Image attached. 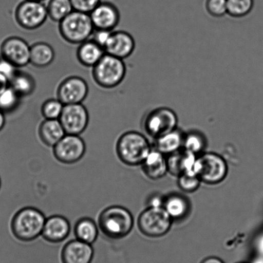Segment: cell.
<instances>
[{
	"instance_id": "45",
	"label": "cell",
	"mask_w": 263,
	"mask_h": 263,
	"mask_svg": "<svg viewBox=\"0 0 263 263\" xmlns=\"http://www.w3.org/2000/svg\"><path fill=\"white\" fill-rule=\"evenodd\" d=\"M239 263H245V262H239Z\"/></svg>"
},
{
	"instance_id": "22",
	"label": "cell",
	"mask_w": 263,
	"mask_h": 263,
	"mask_svg": "<svg viewBox=\"0 0 263 263\" xmlns=\"http://www.w3.org/2000/svg\"><path fill=\"white\" fill-rule=\"evenodd\" d=\"M55 57L54 50L47 43L37 42L30 46V63L35 67H47L53 63Z\"/></svg>"
},
{
	"instance_id": "20",
	"label": "cell",
	"mask_w": 263,
	"mask_h": 263,
	"mask_svg": "<svg viewBox=\"0 0 263 263\" xmlns=\"http://www.w3.org/2000/svg\"><path fill=\"white\" fill-rule=\"evenodd\" d=\"M105 53V50L91 39L79 45L77 58L82 65L93 68Z\"/></svg>"
},
{
	"instance_id": "25",
	"label": "cell",
	"mask_w": 263,
	"mask_h": 263,
	"mask_svg": "<svg viewBox=\"0 0 263 263\" xmlns=\"http://www.w3.org/2000/svg\"><path fill=\"white\" fill-rule=\"evenodd\" d=\"M9 85L21 97L32 95L34 92L36 83L32 75L26 71H17L9 82Z\"/></svg>"
},
{
	"instance_id": "36",
	"label": "cell",
	"mask_w": 263,
	"mask_h": 263,
	"mask_svg": "<svg viewBox=\"0 0 263 263\" xmlns=\"http://www.w3.org/2000/svg\"><path fill=\"white\" fill-rule=\"evenodd\" d=\"M17 68L16 66L4 60L3 58H2V60L0 61V73L6 76L9 79V82L13 78L15 73L17 72Z\"/></svg>"
},
{
	"instance_id": "9",
	"label": "cell",
	"mask_w": 263,
	"mask_h": 263,
	"mask_svg": "<svg viewBox=\"0 0 263 263\" xmlns=\"http://www.w3.org/2000/svg\"><path fill=\"white\" fill-rule=\"evenodd\" d=\"M178 117L168 108H158L151 111L144 119V128L150 136L158 137L177 128Z\"/></svg>"
},
{
	"instance_id": "13",
	"label": "cell",
	"mask_w": 263,
	"mask_h": 263,
	"mask_svg": "<svg viewBox=\"0 0 263 263\" xmlns=\"http://www.w3.org/2000/svg\"><path fill=\"white\" fill-rule=\"evenodd\" d=\"M2 58L17 68L29 65L30 59V46L21 37L7 38L0 48Z\"/></svg>"
},
{
	"instance_id": "34",
	"label": "cell",
	"mask_w": 263,
	"mask_h": 263,
	"mask_svg": "<svg viewBox=\"0 0 263 263\" xmlns=\"http://www.w3.org/2000/svg\"><path fill=\"white\" fill-rule=\"evenodd\" d=\"M74 11L90 14L101 3V0H70Z\"/></svg>"
},
{
	"instance_id": "28",
	"label": "cell",
	"mask_w": 263,
	"mask_h": 263,
	"mask_svg": "<svg viewBox=\"0 0 263 263\" xmlns=\"http://www.w3.org/2000/svg\"><path fill=\"white\" fill-rule=\"evenodd\" d=\"M206 147V140L202 134L196 132L189 133L184 136L183 148L196 155L200 154Z\"/></svg>"
},
{
	"instance_id": "32",
	"label": "cell",
	"mask_w": 263,
	"mask_h": 263,
	"mask_svg": "<svg viewBox=\"0 0 263 263\" xmlns=\"http://www.w3.org/2000/svg\"><path fill=\"white\" fill-rule=\"evenodd\" d=\"M201 181L196 174L185 173L178 177V186L185 193H193L200 187Z\"/></svg>"
},
{
	"instance_id": "29",
	"label": "cell",
	"mask_w": 263,
	"mask_h": 263,
	"mask_svg": "<svg viewBox=\"0 0 263 263\" xmlns=\"http://www.w3.org/2000/svg\"><path fill=\"white\" fill-rule=\"evenodd\" d=\"M227 14L235 17L247 16L254 7V0H227Z\"/></svg>"
},
{
	"instance_id": "38",
	"label": "cell",
	"mask_w": 263,
	"mask_h": 263,
	"mask_svg": "<svg viewBox=\"0 0 263 263\" xmlns=\"http://www.w3.org/2000/svg\"><path fill=\"white\" fill-rule=\"evenodd\" d=\"M9 86V80L4 76L3 74L0 73V93L4 91Z\"/></svg>"
},
{
	"instance_id": "21",
	"label": "cell",
	"mask_w": 263,
	"mask_h": 263,
	"mask_svg": "<svg viewBox=\"0 0 263 263\" xmlns=\"http://www.w3.org/2000/svg\"><path fill=\"white\" fill-rule=\"evenodd\" d=\"M39 136L48 147H54L66 134L59 119H45L39 127Z\"/></svg>"
},
{
	"instance_id": "40",
	"label": "cell",
	"mask_w": 263,
	"mask_h": 263,
	"mask_svg": "<svg viewBox=\"0 0 263 263\" xmlns=\"http://www.w3.org/2000/svg\"><path fill=\"white\" fill-rule=\"evenodd\" d=\"M201 263H224L223 260L216 257H210L206 258Z\"/></svg>"
},
{
	"instance_id": "24",
	"label": "cell",
	"mask_w": 263,
	"mask_h": 263,
	"mask_svg": "<svg viewBox=\"0 0 263 263\" xmlns=\"http://www.w3.org/2000/svg\"><path fill=\"white\" fill-rule=\"evenodd\" d=\"M99 229L98 224L93 219L85 217L76 222L74 234L77 239L91 245L98 239Z\"/></svg>"
},
{
	"instance_id": "35",
	"label": "cell",
	"mask_w": 263,
	"mask_h": 263,
	"mask_svg": "<svg viewBox=\"0 0 263 263\" xmlns=\"http://www.w3.org/2000/svg\"><path fill=\"white\" fill-rule=\"evenodd\" d=\"M112 32L108 30L95 29L92 34V40L104 49L110 39Z\"/></svg>"
},
{
	"instance_id": "37",
	"label": "cell",
	"mask_w": 263,
	"mask_h": 263,
	"mask_svg": "<svg viewBox=\"0 0 263 263\" xmlns=\"http://www.w3.org/2000/svg\"><path fill=\"white\" fill-rule=\"evenodd\" d=\"M163 201L159 196H153L149 200V206L152 208H161L163 206Z\"/></svg>"
},
{
	"instance_id": "3",
	"label": "cell",
	"mask_w": 263,
	"mask_h": 263,
	"mask_svg": "<svg viewBox=\"0 0 263 263\" xmlns=\"http://www.w3.org/2000/svg\"><path fill=\"white\" fill-rule=\"evenodd\" d=\"M152 151L149 142L144 135L137 132L124 133L117 140V157L125 165H142Z\"/></svg>"
},
{
	"instance_id": "39",
	"label": "cell",
	"mask_w": 263,
	"mask_h": 263,
	"mask_svg": "<svg viewBox=\"0 0 263 263\" xmlns=\"http://www.w3.org/2000/svg\"><path fill=\"white\" fill-rule=\"evenodd\" d=\"M255 245L258 252L263 257V234L258 238Z\"/></svg>"
},
{
	"instance_id": "27",
	"label": "cell",
	"mask_w": 263,
	"mask_h": 263,
	"mask_svg": "<svg viewBox=\"0 0 263 263\" xmlns=\"http://www.w3.org/2000/svg\"><path fill=\"white\" fill-rule=\"evenodd\" d=\"M47 8L48 17L59 23L74 11L70 0H50Z\"/></svg>"
},
{
	"instance_id": "7",
	"label": "cell",
	"mask_w": 263,
	"mask_h": 263,
	"mask_svg": "<svg viewBox=\"0 0 263 263\" xmlns=\"http://www.w3.org/2000/svg\"><path fill=\"white\" fill-rule=\"evenodd\" d=\"M173 219L163 206H149L140 214L138 219L140 231L145 236L158 237L164 236L170 231Z\"/></svg>"
},
{
	"instance_id": "19",
	"label": "cell",
	"mask_w": 263,
	"mask_h": 263,
	"mask_svg": "<svg viewBox=\"0 0 263 263\" xmlns=\"http://www.w3.org/2000/svg\"><path fill=\"white\" fill-rule=\"evenodd\" d=\"M142 167L145 175L150 179H160L164 177L168 171L167 158L159 151L152 149Z\"/></svg>"
},
{
	"instance_id": "33",
	"label": "cell",
	"mask_w": 263,
	"mask_h": 263,
	"mask_svg": "<svg viewBox=\"0 0 263 263\" xmlns=\"http://www.w3.org/2000/svg\"><path fill=\"white\" fill-rule=\"evenodd\" d=\"M206 9L211 16H223L227 14V0H206Z\"/></svg>"
},
{
	"instance_id": "16",
	"label": "cell",
	"mask_w": 263,
	"mask_h": 263,
	"mask_svg": "<svg viewBox=\"0 0 263 263\" xmlns=\"http://www.w3.org/2000/svg\"><path fill=\"white\" fill-rule=\"evenodd\" d=\"M70 231V223L67 218L61 215H53L46 219L42 236L48 242L59 243L67 238Z\"/></svg>"
},
{
	"instance_id": "42",
	"label": "cell",
	"mask_w": 263,
	"mask_h": 263,
	"mask_svg": "<svg viewBox=\"0 0 263 263\" xmlns=\"http://www.w3.org/2000/svg\"><path fill=\"white\" fill-rule=\"evenodd\" d=\"M253 263H263V257L261 256L257 258V259H255Z\"/></svg>"
},
{
	"instance_id": "8",
	"label": "cell",
	"mask_w": 263,
	"mask_h": 263,
	"mask_svg": "<svg viewBox=\"0 0 263 263\" xmlns=\"http://www.w3.org/2000/svg\"><path fill=\"white\" fill-rule=\"evenodd\" d=\"M48 17L47 6L37 0H24L15 11L17 24L27 30H34L42 27Z\"/></svg>"
},
{
	"instance_id": "6",
	"label": "cell",
	"mask_w": 263,
	"mask_h": 263,
	"mask_svg": "<svg viewBox=\"0 0 263 263\" xmlns=\"http://www.w3.org/2000/svg\"><path fill=\"white\" fill-rule=\"evenodd\" d=\"M195 172L201 182L215 185L226 179L228 165L221 156L214 153H205L197 157Z\"/></svg>"
},
{
	"instance_id": "15",
	"label": "cell",
	"mask_w": 263,
	"mask_h": 263,
	"mask_svg": "<svg viewBox=\"0 0 263 263\" xmlns=\"http://www.w3.org/2000/svg\"><path fill=\"white\" fill-rule=\"evenodd\" d=\"M93 254L91 245L76 239L68 242L64 246L61 259L63 263H91Z\"/></svg>"
},
{
	"instance_id": "2",
	"label": "cell",
	"mask_w": 263,
	"mask_h": 263,
	"mask_svg": "<svg viewBox=\"0 0 263 263\" xmlns=\"http://www.w3.org/2000/svg\"><path fill=\"white\" fill-rule=\"evenodd\" d=\"M44 213L32 206H27L17 211L12 219V234L20 241H34L42 236L46 221Z\"/></svg>"
},
{
	"instance_id": "18",
	"label": "cell",
	"mask_w": 263,
	"mask_h": 263,
	"mask_svg": "<svg viewBox=\"0 0 263 263\" xmlns=\"http://www.w3.org/2000/svg\"><path fill=\"white\" fill-rule=\"evenodd\" d=\"M197 157L188 151L182 149L168 155V171L174 176L180 177L185 173L196 174L195 165Z\"/></svg>"
},
{
	"instance_id": "14",
	"label": "cell",
	"mask_w": 263,
	"mask_h": 263,
	"mask_svg": "<svg viewBox=\"0 0 263 263\" xmlns=\"http://www.w3.org/2000/svg\"><path fill=\"white\" fill-rule=\"evenodd\" d=\"M90 16L95 29L113 30L118 25L121 15L119 9L114 4L101 2Z\"/></svg>"
},
{
	"instance_id": "10",
	"label": "cell",
	"mask_w": 263,
	"mask_h": 263,
	"mask_svg": "<svg viewBox=\"0 0 263 263\" xmlns=\"http://www.w3.org/2000/svg\"><path fill=\"white\" fill-rule=\"evenodd\" d=\"M53 153L59 162L64 164H73L85 155L86 146L84 140L77 135L66 134L53 147Z\"/></svg>"
},
{
	"instance_id": "44",
	"label": "cell",
	"mask_w": 263,
	"mask_h": 263,
	"mask_svg": "<svg viewBox=\"0 0 263 263\" xmlns=\"http://www.w3.org/2000/svg\"><path fill=\"white\" fill-rule=\"evenodd\" d=\"M37 1H43V0H37Z\"/></svg>"
},
{
	"instance_id": "31",
	"label": "cell",
	"mask_w": 263,
	"mask_h": 263,
	"mask_svg": "<svg viewBox=\"0 0 263 263\" xmlns=\"http://www.w3.org/2000/svg\"><path fill=\"white\" fill-rule=\"evenodd\" d=\"M64 104L60 99H50L42 104L41 111L45 119H59L62 114Z\"/></svg>"
},
{
	"instance_id": "12",
	"label": "cell",
	"mask_w": 263,
	"mask_h": 263,
	"mask_svg": "<svg viewBox=\"0 0 263 263\" xmlns=\"http://www.w3.org/2000/svg\"><path fill=\"white\" fill-rule=\"evenodd\" d=\"M89 87L83 78L70 76L61 82L57 90V98L65 105L83 103L88 95Z\"/></svg>"
},
{
	"instance_id": "17",
	"label": "cell",
	"mask_w": 263,
	"mask_h": 263,
	"mask_svg": "<svg viewBox=\"0 0 263 263\" xmlns=\"http://www.w3.org/2000/svg\"><path fill=\"white\" fill-rule=\"evenodd\" d=\"M135 48V42L132 35L128 32L119 30L112 32L104 50L106 53L124 60L132 54Z\"/></svg>"
},
{
	"instance_id": "1",
	"label": "cell",
	"mask_w": 263,
	"mask_h": 263,
	"mask_svg": "<svg viewBox=\"0 0 263 263\" xmlns=\"http://www.w3.org/2000/svg\"><path fill=\"white\" fill-rule=\"evenodd\" d=\"M134 226L131 212L122 206L112 205L99 214L98 226L104 236L111 239H120L128 236Z\"/></svg>"
},
{
	"instance_id": "43",
	"label": "cell",
	"mask_w": 263,
	"mask_h": 263,
	"mask_svg": "<svg viewBox=\"0 0 263 263\" xmlns=\"http://www.w3.org/2000/svg\"><path fill=\"white\" fill-rule=\"evenodd\" d=\"M0 187H1V180H0Z\"/></svg>"
},
{
	"instance_id": "30",
	"label": "cell",
	"mask_w": 263,
	"mask_h": 263,
	"mask_svg": "<svg viewBox=\"0 0 263 263\" xmlns=\"http://www.w3.org/2000/svg\"><path fill=\"white\" fill-rule=\"evenodd\" d=\"M20 98L18 93L9 85L0 93V110L4 113L13 111L19 105Z\"/></svg>"
},
{
	"instance_id": "23",
	"label": "cell",
	"mask_w": 263,
	"mask_h": 263,
	"mask_svg": "<svg viewBox=\"0 0 263 263\" xmlns=\"http://www.w3.org/2000/svg\"><path fill=\"white\" fill-rule=\"evenodd\" d=\"M184 136L179 129L173 130L156 139V149L165 155L172 154L183 148Z\"/></svg>"
},
{
	"instance_id": "11",
	"label": "cell",
	"mask_w": 263,
	"mask_h": 263,
	"mask_svg": "<svg viewBox=\"0 0 263 263\" xmlns=\"http://www.w3.org/2000/svg\"><path fill=\"white\" fill-rule=\"evenodd\" d=\"M59 120L66 134L79 135L88 127L90 116L83 103L67 104L64 106Z\"/></svg>"
},
{
	"instance_id": "5",
	"label": "cell",
	"mask_w": 263,
	"mask_h": 263,
	"mask_svg": "<svg viewBox=\"0 0 263 263\" xmlns=\"http://www.w3.org/2000/svg\"><path fill=\"white\" fill-rule=\"evenodd\" d=\"M126 66L123 60L105 53L93 67V80L101 88H116L123 81Z\"/></svg>"
},
{
	"instance_id": "41",
	"label": "cell",
	"mask_w": 263,
	"mask_h": 263,
	"mask_svg": "<svg viewBox=\"0 0 263 263\" xmlns=\"http://www.w3.org/2000/svg\"><path fill=\"white\" fill-rule=\"evenodd\" d=\"M5 124H6V117H5L4 112L0 110V132L3 129Z\"/></svg>"
},
{
	"instance_id": "4",
	"label": "cell",
	"mask_w": 263,
	"mask_h": 263,
	"mask_svg": "<svg viewBox=\"0 0 263 263\" xmlns=\"http://www.w3.org/2000/svg\"><path fill=\"white\" fill-rule=\"evenodd\" d=\"M59 24L61 37L73 45H80L90 40L95 30L90 14L76 11L71 12Z\"/></svg>"
},
{
	"instance_id": "26",
	"label": "cell",
	"mask_w": 263,
	"mask_h": 263,
	"mask_svg": "<svg viewBox=\"0 0 263 263\" xmlns=\"http://www.w3.org/2000/svg\"><path fill=\"white\" fill-rule=\"evenodd\" d=\"M163 208L173 219L184 218L190 211V203L183 196L173 195L166 199Z\"/></svg>"
}]
</instances>
